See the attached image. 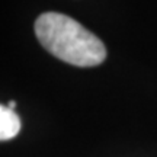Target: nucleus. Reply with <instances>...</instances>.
Returning <instances> with one entry per match:
<instances>
[{
	"instance_id": "nucleus-1",
	"label": "nucleus",
	"mask_w": 157,
	"mask_h": 157,
	"mask_svg": "<svg viewBox=\"0 0 157 157\" xmlns=\"http://www.w3.org/2000/svg\"><path fill=\"white\" fill-rule=\"evenodd\" d=\"M35 34L48 52L71 66L95 67L106 58V48L101 39L67 15L57 12L39 15Z\"/></svg>"
},
{
	"instance_id": "nucleus-2",
	"label": "nucleus",
	"mask_w": 157,
	"mask_h": 157,
	"mask_svg": "<svg viewBox=\"0 0 157 157\" xmlns=\"http://www.w3.org/2000/svg\"><path fill=\"white\" fill-rule=\"evenodd\" d=\"M21 129V119L16 112L6 105L0 106V138L2 141L10 140L17 135Z\"/></svg>"
},
{
	"instance_id": "nucleus-3",
	"label": "nucleus",
	"mask_w": 157,
	"mask_h": 157,
	"mask_svg": "<svg viewBox=\"0 0 157 157\" xmlns=\"http://www.w3.org/2000/svg\"><path fill=\"white\" fill-rule=\"evenodd\" d=\"M7 106L10 108V109H13V108L16 106V103H15V102H13V101H12V102H9V103H7Z\"/></svg>"
}]
</instances>
